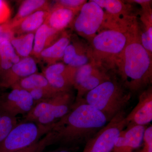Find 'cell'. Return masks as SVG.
Here are the masks:
<instances>
[{
    "mask_svg": "<svg viewBox=\"0 0 152 152\" xmlns=\"http://www.w3.org/2000/svg\"><path fill=\"white\" fill-rule=\"evenodd\" d=\"M79 12L53 5L51 7L45 23L58 31H64L72 26Z\"/></svg>",
    "mask_w": 152,
    "mask_h": 152,
    "instance_id": "15",
    "label": "cell"
},
{
    "mask_svg": "<svg viewBox=\"0 0 152 152\" xmlns=\"http://www.w3.org/2000/svg\"><path fill=\"white\" fill-rule=\"evenodd\" d=\"M11 15V10L8 3L0 0V24L9 22Z\"/></svg>",
    "mask_w": 152,
    "mask_h": 152,
    "instance_id": "30",
    "label": "cell"
},
{
    "mask_svg": "<svg viewBox=\"0 0 152 152\" xmlns=\"http://www.w3.org/2000/svg\"><path fill=\"white\" fill-rule=\"evenodd\" d=\"M37 72V62L33 57L22 58L4 75L0 85L4 88H11L20 80Z\"/></svg>",
    "mask_w": 152,
    "mask_h": 152,
    "instance_id": "14",
    "label": "cell"
},
{
    "mask_svg": "<svg viewBox=\"0 0 152 152\" xmlns=\"http://www.w3.org/2000/svg\"><path fill=\"white\" fill-rule=\"evenodd\" d=\"M152 58L141 43L137 19L131 26L127 43L120 56L115 73L132 94L142 91L152 83Z\"/></svg>",
    "mask_w": 152,
    "mask_h": 152,
    "instance_id": "2",
    "label": "cell"
},
{
    "mask_svg": "<svg viewBox=\"0 0 152 152\" xmlns=\"http://www.w3.org/2000/svg\"><path fill=\"white\" fill-rule=\"evenodd\" d=\"M18 123L16 117L3 113L0 121V143L7 137Z\"/></svg>",
    "mask_w": 152,
    "mask_h": 152,
    "instance_id": "26",
    "label": "cell"
},
{
    "mask_svg": "<svg viewBox=\"0 0 152 152\" xmlns=\"http://www.w3.org/2000/svg\"><path fill=\"white\" fill-rule=\"evenodd\" d=\"M28 92L31 95L35 104L39 102L53 97L59 93H61L59 92L52 87L35 89Z\"/></svg>",
    "mask_w": 152,
    "mask_h": 152,
    "instance_id": "27",
    "label": "cell"
},
{
    "mask_svg": "<svg viewBox=\"0 0 152 152\" xmlns=\"http://www.w3.org/2000/svg\"><path fill=\"white\" fill-rule=\"evenodd\" d=\"M107 15L93 0L87 1L74 19L72 26L76 33L89 42L104 28Z\"/></svg>",
    "mask_w": 152,
    "mask_h": 152,
    "instance_id": "6",
    "label": "cell"
},
{
    "mask_svg": "<svg viewBox=\"0 0 152 152\" xmlns=\"http://www.w3.org/2000/svg\"><path fill=\"white\" fill-rule=\"evenodd\" d=\"M50 10V9L37 11L15 23L10 24L15 35L35 33L36 31L45 23Z\"/></svg>",
    "mask_w": 152,
    "mask_h": 152,
    "instance_id": "19",
    "label": "cell"
},
{
    "mask_svg": "<svg viewBox=\"0 0 152 152\" xmlns=\"http://www.w3.org/2000/svg\"><path fill=\"white\" fill-rule=\"evenodd\" d=\"M72 35L70 32L63 31L55 42L41 53L39 59L47 63L48 66L63 60L66 48L70 42Z\"/></svg>",
    "mask_w": 152,
    "mask_h": 152,
    "instance_id": "17",
    "label": "cell"
},
{
    "mask_svg": "<svg viewBox=\"0 0 152 152\" xmlns=\"http://www.w3.org/2000/svg\"><path fill=\"white\" fill-rule=\"evenodd\" d=\"M15 36L10 21L5 23L0 24V44L4 41L10 42Z\"/></svg>",
    "mask_w": 152,
    "mask_h": 152,
    "instance_id": "29",
    "label": "cell"
},
{
    "mask_svg": "<svg viewBox=\"0 0 152 152\" xmlns=\"http://www.w3.org/2000/svg\"><path fill=\"white\" fill-rule=\"evenodd\" d=\"M49 87H52L42 73L37 72L20 80L11 88H19L30 91L35 89Z\"/></svg>",
    "mask_w": 152,
    "mask_h": 152,
    "instance_id": "25",
    "label": "cell"
},
{
    "mask_svg": "<svg viewBox=\"0 0 152 152\" xmlns=\"http://www.w3.org/2000/svg\"><path fill=\"white\" fill-rule=\"evenodd\" d=\"M87 2L86 0H58L55 1L54 5L80 11Z\"/></svg>",
    "mask_w": 152,
    "mask_h": 152,
    "instance_id": "28",
    "label": "cell"
},
{
    "mask_svg": "<svg viewBox=\"0 0 152 152\" xmlns=\"http://www.w3.org/2000/svg\"><path fill=\"white\" fill-rule=\"evenodd\" d=\"M75 99L76 96L73 93L50 111L38 118L35 122L43 126L53 124L70 111L75 102Z\"/></svg>",
    "mask_w": 152,
    "mask_h": 152,
    "instance_id": "21",
    "label": "cell"
},
{
    "mask_svg": "<svg viewBox=\"0 0 152 152\" xmlns=\"http://www.w3.org/2000/svg\"><path fill=\"white\" fill-rule=\"evenodd\" d=\"M147 127L136 126L123 130L117 138L111 152H137L136 150L143 144Z\"/></svg>",
    "mask_w": 152,
    "mask_h": 152,
    "instance_id": "13",
    "label": "cell"
},
{
    "mask_svg": "<svg viewBox=\"0 0 152 152\" xmlns=\"http://www.w3.org/2000/svg\"><path fill=\"white\" fill-rule=\"evenodd\" d=\"M77 69L64 63L58 62L45 68L42 74L52 88L63 92L72 90Z\"/></svg>",
    "mask_w": 152,
    "mask_h": 152,
    "instance_id": "10",
    "label": "cell"
},
{
    "mask_svg": "<svg viewBox=\"0 0 152 152\" xmlns=\"http://www.w3.org/2000/svg\"><path fill=\"white\" fill-rule=\"evenodd\" d=\"M63 61L64 64L76 69L92 62L89 44L76 36L72 35L70 42L66 48Z\"/></svg>",
    "mask_w": 152,
    "mask_h": 152,
    "instance_id": "12",
    "label": "cell"
},
{
    "mask_svg": "<svg viewBox=\"0 0 152 152\" xmlns=\"http://www.w3.org/2000/svg\"><path fill=\"white\" fill-rule=\"evenodd\" d=\"M16 152H39V142L26 148Z\"/></svg>",
    "mask_w": 152,
    "mask_h": 152,
    "instance_id": "34",
    "label": "cell"
},
{
    "mask_svg": "<svg viewBox=\"0 0 152 152\" xmlns=\"http://www.w3.org/2000/svg\"><path fill=\"white\" fill-rule=\"evenodd\" d=\"M1 88V86H0V89Z\"/></svg>",
    "mask_w": 152,
    "mask_h": 152,
    "instance_id": "36",
    "label": "cell"
},
{
    "mask_svg": "<svg viewBox=\"0 0 152 152\" xmlns=\"http://www.w3.org/2000/svg\"><path fill=\"white\" fill-rule=\"evenodd\" d=\"M126 2L129 4H138L142 7H148L151 5L152 1L150 0H130V1H125Z\"/></svg>",
    "mask_w": 152,
    "mask_h": 152,
    "instance_id": "32",
    "label": "cell"
},
{
    "mask_svg": "<svg viewBox=\"0 0 152 152\" xmlns=\"http://www.w3.org/2000/svg\"><path fill=\"white\" fill-rule=\"evenodd\" d=\"M73 93L72 90H70L59 93L53 97L39 102L35 105L28 113L24 115L23 119L21 121H35L38 118L50 111Z\"/></svg>",
    "mask_w": 152,
    "mask_h": 152,
    "instance_id": "20",
    "label": "cell"
},
{
    "mask_svg": "<svg viewBox=\"0 0 152 152\" xmlns=\"http://www.w3.org/2000/svg\"><path fill=\"white\" fill-rule=\"evenodd\" d=\"M134 23L125 27L104 29L96 35L88 42L92 62L108 72L115 73Z\"/></svg>",
    "mask_w": 152,
    "mask_h": 152,
    "instance_id": "3",
    "label": "cell"
},
{
    "mask_svg": "<svg viewBox=\"0 0 152 152\" xmlns=\"http://www.w3.org/2000/svg\"><path fill=\"white\" fill-rule=\"evenodd\" d=\"M108 123L103 114L86 103L83 99L75 102L67 114L53 125L39 141V151L54 145L79 147L86 142Z\"/></svg>",
    "mask_w": 152,
    "mask_h": 152,
    "instance_id": "1",
    "label": "cell"
},
{
    "mask_svg": "<svg viewBox=\"0 0 152 152\" xmlns=\"http://www.w3.org/2000/svg\"><path fill=\"white\" fill-rule=\"evenodd\" d=\"M112 77L109 72L92 62L77 69L73 85L77 91L75 101L83 99L87 93Z\"/></svg>",
    "mask_w": 152,
    "mask_h": 152,
    "instance_id": "8",
    "label": "cell"
},
{
    "mask_svg": "<svg viewBox=\"0 0 152 152\" xmlns=\"http://www.w3.org/2000/svg\"><path fill=\"white\" fill-rule=\"evenodd\" d=\"M35 33L15 36L10 42L20 58L31 56L34 46Z\"/></svg>",
    "mask_w": 152,
    "mask_h": 152,
    "instance_id": "24",
    "label": "cell"
},
{
    "mask_svg": "<svg viewBox=\"0 0 152 152\" xmlns=\"http://www.w3.org/2000/svg\"><path fill=\"white\" fill-rule=\"evenodd\" d=\"M3 113L0 112V121H1V118L2 116Z\"/></svg>",
    "mask_w": 152,
    "mask_h": 152,
    "instance_id": "35",
    "label": "cell"
},
{
    "mask_svg": "<svg viewBox=\"0 0 152 152\" xmlns=\"http://www.w3.org/2000/svg\"><path fill=\"white\" fill-rule=\"evenodd\" d=\"M126 114L123 111L86 143L82 152H111L117 138L126 128Z\"/></svg>",
    "mask_w": 152,
    "mask_h": 152,
    "instance_id": "7",
    "label": "cell"
},
{
    "mask_svg": "<svg viewBox=\"0 0 152 152\" xmlns=\"http://www.w3.org/2000/svg\"><path fill=\"white\" fill-rule=\"evenodd\" d=\"M143 147L139 152H152V126L147 127L144 134Z\"/></svg>",
    "mask_w": 152,
    "mask_h": 152,
    "instance_id": "31",
    "label": "cell"
},
{
    "mask_svg": "<svg viewBox=\"0 0 152 152\" xmlns=\"http://www.w3.org/2000/svg\"><path fill=\"white\" fill-rule=\"evenodd\" d=\"M79 148V147H61L59 148L49 152H77Z\"/></svg>",
    "mask_w": 152,
    "mask_h": 152,
    "instance_id": "33",
    "label": "cell"
},
{
    "mask_svg": "<svg viewBox=\"0 0 152 152\" xmlns=\"http://www.w3.org/2000/svg\"><path fill=\"white\" fill-rule=\"evenodd\" d=\"M50 4L48 1L26 0L23 1L19 7L15 16L10 20V23L11 24H13L37 11L50 10Z\"/></svg>",
    "mask_w": 152,
    "mask_h": 152,
    "instance_id": "22",
    "label": "cell"
},
{
    "mask_svg": "<svg viewBox=\"0 0 152 152\" xmlns=\"http://www.w3.org/2000/svg\"><path fill=\"white\" fill-rule=\"evenodd\" d=\"M132 96V93L124 86L119 79L112 76L108 80L87 93L83 99L87 104L103 114L109 122L124 111Z\"/></svg>",
    "mask_w": 152,
    "mask_h": 152,
    "instance_id": "4",
    "label": "cell"
},
{
    "mask_svg": "<svg viewBox=\"0 0 152 152\" xmlns=\"http://www.w3.org/2000/svg\"><path fill=\"white\" fill-rule=\"evenodd\" d=\"M20 59L10 42L4 41L0 44V80Z\"/></svg>",
    "mask_w": 152,
    "mask_h": 152,
    "instance_id": "23",
    "label": "cell"
},
{
    "mask_svg": "<svg viewBox=\"0 0 152 152\" xmlns=\"http://www.w3.org/2000/svg\"><path fill=\"white\" fill-rule=\"evenodd\" d=\"M106 14L117 19L127 20L137 17L139 12H136L132 4L120 0H93Z\"/></svg>",
    "mask_w": 152,
    "mask_h": 152,
    "instance_id": "16",
    "label": "cell"
},
{
    "mask_svg": "<svg viewBox=\"0 0 152 152\" xmlns=\"http://www.w3.org/2000/svg\"><path fill=\"white\" fill-rule=\"evenodd\" d=\"M126 128L136 126H147L152 120V87L142 91L137 104L125 118Z\"/></svg>",
    "mask_w": 152,
    "mask_h": 152,
    "instance_id": "11",
    "label": "cell"
},
{
    "mask_svg": "<svg viewBox=\"0 0 152 152\" xmlns=\"http://www.w3.org/2000/svg\"><path fill=\"white\" fill-rule=\"evenodd\" d=\"M35 122L18 123L7 137L0 143V152H16L37 142L53 127Z\"/></svg>",
    "mask_w": 152,
    "mask_h": 152,
    "instance_id": "5",
    "label": "cell"
},
{
    "mask_svg": "<svg viewBox=\"0 0 152 152\" xmlns=\"http://www.w3.org/2000/svg\"><path fill=\"white\" fill-rule=\"evenodd\" d=\"M35 105L29 92L15 88L8 93H0V112L12 116L28 113Z\"/></svg>",
    "mask_w": 152,
    "mask_h": 152,
    "instance_id": "9",
    "label": "cell"
},
{
    "mask_svg": "<svg viewBox=\"0 0 152 152\" xmlns=\"http://www.w3.org/2000/svg\"><path fill=\"white\" fill-rule=\"evenodd\" d=\"M63 32L56 31L44 23L35 33L34 46L31 56L39 59L41 53L55 42L61 37Z\"/></svg>",
    "mask_w": 152,
    "mask_h": 152,
    "instance_id": "18",
    "label": "cell"
}]
</instances>
